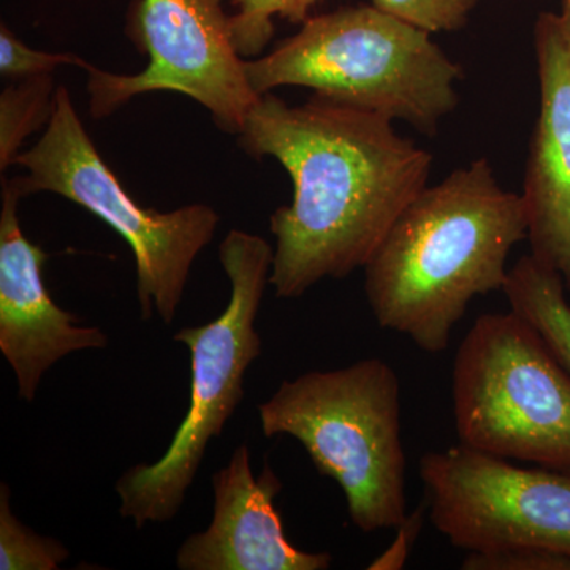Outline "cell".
<instances>
[{
	"instance_id": "1",
	"label": "cell",
	"mask_w": 570,
	"mask_h": 570,
	"mask_svg": "<svg viewBox=\"0 0 570 570\" xmlns=\"http://www.w3.org/2000/svg\"><path fill=\"white\" fill-rule=\"evenodd\" d=\"M392 122L318 96L292 107L272 92L247 112L239 146L276 159L294 184L291 205L269 217L277 298H299L325 277L363 268L428 186L433 156Z\"/></svg>"
},
{
	"instance_id": "2",
	"label": "cell",
	"mask_w": 570,
	"mask_h": 570,
	"mask_svg": "<svg viewBox=\"0 0 570 570\" xmlns=\"http://www.w3.org/2000/svg\"><path fill=\"white\" fill-rule=\"evenodd\" d=\"M528 238L520 194L502 189L487 159L426 186L363 266L381 328L428 354L449 347L475 296L502 291L510 250Z\"/></svg>"
},
{
	"instance_id": "3",
	"label": "cell",
	"mask_w": 570,
	"mask_h": 570,
	"mask_svg": "<svg viewBox=\"0 0 570 570\" xmlns=\"http://www.w3.org/2000/svg\"><path fill=\"white\" fill-rule=\"evenodd\" d=\"M295 36L246 61L258 96L303 86L332 102L433 135L459 105L460 63L431 33L371 6L309 17Z\"/></svg>"
},
{
	"instance_id": "4",
	"label": "cell",
	"mask_w": 570,
	"mask_h": 570,
	"mask_svg": "<svg viewBox=\"0 0 570 570\" xmlns=\"http://www.w3.org/2000/svg\"><path fill=\"white\" fill-rule=\"evenodd\" d=\"M258 420L265 438L296 439L335 480L360 531L396 530L406 519L401 385L387 362L358 360L284 381L258 406Z\"/></svg>"
},
{
	"instance_id": "5",
	"label": "cell",
	"mask_w": 570,
	"mask_h": 570,
	"mask_svg": "<svg viewBox=\"0 0 570 570\" xmlns=\"http://www.w3.org/2000/svg\"><path fill=\"white\" fill-rule=\"evenodd\" d=\"M273 249L262 236L230 230L219 246V261L230 279L224 313L208 324L186 326L176 343L190 352V396L186 417L163 459L135 464L116 482L119 513L141 530L148 523L175 519L193 487L209 442L223 434L245 397L247 370L262 355L255 330Z\"/></svg>"
},
{
	"instance_id": "6",
	"label": "cell",
	"mask_w": 570,
	"mask_h": 570,
	"mask_svg": "<svg viewBox=\"0 0 570 570\" xmlns=\"http://www.w3.org/2000/svg\"><path fill=\"white\" fill-rule=\"evenodd\" d=\"M460 444L570 474V373L519 313L483 314L452 370Z\"/></svg>"
},
{
	"instance_id": "7",
	"label": "cell",
	"mask_w": 570,
	"mask_h": 570,
	"mask_svg": "<svg viewBox=\"0 0 570 570\" xmlns=\"http://www.w3.org/2000/svg\"><path fill=\"white\" fill-rule=\"evenodd\" d=\"M13 165L26 174L14 183L21 194L50 193L88 209L132 249L141 317L154 311L165 325L175 321L197 255L212 243L219 214L194 204L174 212L138 205L97 151L70 92L59 86L45 134Z\"/></svg>"
},
{
	"instance_id": "8",
	"label": "cell",
	"mask_w": 570,
	"mask_h": 570,
	"mask_svg": "<svg viewBox=\"0 0 570 570\" xmlns=\"http://www.w3.org/2000/svg\"><path fill=\"white\" fill-rule=\"evenodd\" d=\"M127 32L148 63L135 75L89 66L92 118H107L141 94L167 91L200 104L224 132H242L261 96L247 78L220 0H137Z\"/></svg>"
},
{
	"instance_id": "9",
	"label": "cell",
	"mask_w": 570,
	"mask_h": 570,
	"mask_svg": "<svg viewBox=\"0 0 570 570\" xmlns=\"http://www.w3.org/2000/svg\"><path fill=\"white\" fill-rule=\"evenodd\" d=\"M419 471L431 523L456 549L570 554V474L515 466L461 444L425 453Z\"/></svg>"
},
{
	"instance_id": "10",
	"label": "cell",
	"mask_w": 570,
	"mask_h": 570,
	"mask_svg": "<svg viewBox=\"0 0 570 570\" xmlns=\"http://www.w3.org/2000/svg\"><path fill=\"white\" fill-rule=\"evenodd\" d=\"M14 179L2 184L0 209V352L17 377L18 396L33 403L41 379L63 356L108 346L107 333L56 305L43 279L48 254L22 234Z\"/></svg>"
},
{
	"instance_id": "11",
	"label": "cell",
	"mask_w": 570,
	"mask_h": 570,
	"mask_svg": "<svg viewBox=\"0 0 570 570\" xmlns=\"http://www.w3.org/2000/svg\"><path fill=\"white\" fill-rule=\"evenodd\" d=\"M534 45L540 110L520 195L532 257L560 273L570 294V36L560 14H540Z\"/></svg>"
},
{
	"instance_id": "12",
	"label": "cell",
	"mask_w": 570,
	"mask_h": 570,
	"mask_svg": "<svg viewBox=\"0 0 570 570\" xmlns=\"http://www.w3.org/2000/svg\"><path fill=\"white\" fill-rule=\"evenodd\" d=\"M213 520L176 554L181 570H326L332 554L296 549L285 535L275 499L283 483L268 464L255 475L250 450L239 445L214 472Z\"/></svg>"
},
{
	"instance_id": "13",
	"label": "cell",
	"mask_w": 570,
	"mask_h": 570,
	"mask_svg": "<svg viewBox=\"0 0 570 570\" xmlns=\"http://www.w3.org/2000/svg\"><path fill=\"white\" fill-rule=\"evenodd\" d=\"M502 292L510 309L538 330L570 373V305L560 273L531 254L523 255L509 269Z\"/></svg>"
},
{
	"instance_id": "14",
	"label": "cell",
	"mask_w": 570,
	"mask_h": 570,
	"mask_svg": "<svg viewBox=\"0 0 570 570\" xmlns=\"http://www.w3.org/2000/svg\"><path fill=\"white\" fill-rule=\"evenodd\" d=\"M52 73L24 78L0 94V171L13 165L26 138L50 122L55 110Z\"/></svg>"
},
{
	"instance_id": "15",
	"label": "cell",
	"mask_w": 570,
	"mask_h": 570,
	"mask_svg": "<svg viewBox=\"0 0 570 570\" xmlns=\"http://www.w3.org/2000/svg\"><path fill=\"white\" fill-rule=\"evenodd\" d=\"M62 542L37 534L14 517L10 505V487L0 485V569L56 570L69 560Z\"/></svg>"
},
{
	"instance_id": "16",
	"label": "cell",
	"mask_w": 570,
	"mask_h": 570,
	"mask_svg": "<svg viewBox=\"0 0 570 570\" xmlns=\"http://www.w3.org/2000/svg\"><path fill=\"white\" fill-rule=\"evenodd\" d=\"M321 0H234L236 13L230 17L232 36L242 58H254L272 40L273 20L284 18L303 22Z\"/></svg>"
},
{
	"instance_id": "17",
	"label": "cell",
	"mask_w": 570,
	"mask_h": 570,
	"mask_svg": "<svg viewBox=\"0 0 570 570\" xmlns=\"http://www.w3.org/2000/svg\"><path fill=\"white\" fill-rule=\"evenodd\" d=\"M480 0H373V6L423 31L455 32L466 26Z\"/></svg>"
},
{
	"instance_id": "18",
	"label": "cell",
	"mask_w": 570,
	"mask_h": 570,
	"mask_svg": "<svg viewBox=\"0 0 570 570\" xmlns=\"http://www.w3.org/2000/svg\"><path fill=\"white\" fill-rule=\"evenodd\" d=\"M61 66H75L88 70L91 63L71 52L32 50L24 41L18 39L6 24L0 28V73L3 78L24 80V78L52 73Z\"/></svg>"
},
{
	"instance_id": "19",
	"label": "cell",
	"mask_w": 570,
	"mask_h": 570,
	"mask_svg": "<svg viewBox=\"0 0 570 570\" xmlns=\"http://www.w3.org/2000/svg\"><path fill=\"white\" fill-rule=\"evenodd\" d=\"M461 569L570 570V554L538 549V547H521V549L493 551V553H468Z\"/></svg>"
},
{
	"instance_id": "20",
	"label": "cell",
	"mask_w": 570,
	"mask_h": 570,
	"mask_svg": "<svg viewBox=\"0 0 570 570\" xmlns=\"http://www.w3.org/2000/svg\"><path fill=\"white\" fill-rule=\"evenodd\" d=\"M423 509L419 508L414 515H407L403 523L396 528L397 535L393 546L385 553H382L370 569L393 570L401 569L406 562L409 551L414 547L415 539L422 530Z\"/></svg>"
},
{
	"instance_id": "21",
	"label": "cell",
	"mask_w": 570,
	"mask_h": 570,
	"mask_svg": "<svg viewBox=\"0 0 570 570\" xmlns=\"http://www.w3.org/2000/svg\"><path fill=\"white\" fill-rule=\"evenodd\" d=\"M562 24H564L566 31H568L570 36V0H564L562 2V13L560 14Z\"/></svg>"
}]
</instances>
